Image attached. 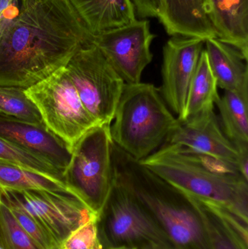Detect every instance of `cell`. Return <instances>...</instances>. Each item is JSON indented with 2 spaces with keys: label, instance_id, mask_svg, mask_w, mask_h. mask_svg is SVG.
Here are the masks:
<instances>
[{
  "label": "cell",
  "instance_id": "cell-17",
  "mask_svg": "<svg viewBox=\"0 0 248 249\" xmlns=\"http://www.w3.org/2000/svg\"><path fill=\"white\" fill-rule=\"evenodd\" d=\"M93 36L136 19L131 0H69Z\"/></svg>",
  "mask_w": 248,
  "mask_h": 249
},
{
  "label": "cell",
  "instance_id": "cell-9",
  "mask_svg": "<svg viewBox=\"0 0 248 249\" xmlns=\"http://www.w3.org/2000/svg\"><path fill=\"white\" fill-rule=\"evenodd\" d=\"M0 202L32 215L49 231L58 247L74 231L97 216L70 193L0 188Z\"/></svg>",
  "mask_w": 248,
  "mask_h": 249
},
{
  "label": "cell",
  "instance_id": "cell-13",
  "mask_svg": "<svg viewBox=\"0 0 248 249\" xmlns=\"http://www.w3.org/2000/svg\"><path fill=\"white\" fill-rule=\"evenodd\" d=\"M0 137L43 157L63 174L71 160L68 145L45 125L0 115Z\"/></svg>",
  "mask_w": 248,
  "mask_h": 249
},
{
  "label": "cell",
  "instance_id": "cell-28",
  "mask_svg": "<svg viewBox=\"0 0 248 249\" xmlns=\"http://www.w3.org/2000/svg\"><path fill=\"white\" fill-rule=\"evenodd\" d=\"M17 2V0H0V16L4 11L15 5Z\"/></svg>",
  "mask_w": 248,
  "mask_h": 249
},
{
  "label": "cell",
  "instance_id": "cell-26",
  "mask_svg": "<svg viewBox=\"0 0 248 249\" xmlns=\"http://www.w3.org/2000/svg\"><path fill=\"white\" fill-rule=\"evenodd\" d=\"M96 219L97 216L74 231L58 249H104L99 240Z\"/></svg>",
  "mask_w": 248,
  "mask_h": 249
},
{
  "label": "cell",
  "instance_id": "cell-10",
  "mask_svg": "<svg viewBox=\"0 0 248 249\" xmlns=\"http://www.w3.org/2000/svg\"><path fill=\"white\" fill-rule=\"evenodd\" d=\"M156 35L147 19H135L121 27L94 36L96 45L125 84L141 83L143 71L151 62V45Z\"/></svg>",
  "mask_w": 248,
  "mask_h": 249
},
{
  "label": "cell",
  "instance_id": "cell-21",
  "mask_svg": "<svg viewBox=\"0 0 248 249\" xmlns=\"http://www.w3.org/2000/svg\"><path fill=\"white\" fill-rule=\"evenodd\" d=\"M0 188L15 190H45L52 193L74 195L66 184L61 180L33 172L1 160Z\"/></svg>",
  "mask_w": 248,
  "mask_h": 249
},
{
  "label": "cell",
  "instance_id": "cell-29",
  "mask_svg": "<svg viewBox=\"0 0 248 249\" xmlns=\"http://www.w3.org/2000/svg\"><path fill=\"white\" fill-rule=\"evenodd\" d=\"M0 249H4V247H3L2 245H1V243H0Z\"/></svg>",
  "mask_w": 248,
  "mask_h": 249
},
{
  "label": "cell",
  "instance_id": "cell-2",
  "mask_svg": "<svg viewBox=\"0 0 248 249\" xmlns=\"http://www.w3.org/2000/svg\"><path fill=\"white\" fill-rule=\"evenodd\" d=\"M114 175L177 249H211L197 197L167 182L113 146Z\"/></svg>",
  "mask_w": 248,
  "mask_h": 249
},
{
  "label": "cell",
  "instance_id": "cell-8",
  "mask_svg": "<svg viewBox=\"0 0 248 249\" xmlns=\"http://www.w3.org/2000/svg\"><path fill=\"white\" fill-rule=\"evenodd\" d=\"M65 67L86 110L99 125L112 124L125 83L100 50L83 47Z\"/></svg>",
  "mask_w": 248,
  "mask_h": 249
},
{
  "label": "cell",
  "instance_id": "cell-16",
  "mask_svg": "<svg viewBox=\"0 0 248 249\" xmlns=\"http://www.w3.org/2000/svg\"><path fill=\"white\" fill-rule=\"evenodd\" d=\"M205 46L218 87L248 96L247 58L237 48L217 37L205 40Z\"/></svg>",
  "mask_w": 248,
  "mask_h": 249
},
{
  "label": "cell",
  "instance_id": "cell-19",
  "mask_svg": "<svg viewBox=\"0 0 248 249\" xmlns=\"http://www.w3.org/2000/svg\"><path fill=\"white\" fill-rule=\"evenodd\" d=\"M216 78L213 74L206 51L204 49L189 86L184 120L202 112L214 110L220 98Z\"/></svg>",
  "mask_w": 248,
  "mask_h": 249
},
{
  "label": "cell",
  "instance_id": "cell-20",
  "mask_svg": "<svg viewBox=\"0 0 248 249\" xmlns=\"http://www.w3.org/2000/svg\"><path fill=\"white\" fill-rule=\"evenodd\" d=\"M215 105L227 137L238 150L248 149V96L224 90Z\"/></svg>",
  "mask_w": 248,
  "mask_h": 249
},
{
  "label": "cell",
  "instance_id": "cell-11",
  "mask_svg": "<svg viewBox=\"0 0 248 249\" xmlns=\"http://www.w3.org/2000/svg\"><path fill=\"white\" fill-rule=\"evenodd\" d=\"M205 42L199 38L173 36L163 47L160 91L179 121L184 120L188 91Z\"/></svg>",
  "mask_w": 248,
  "mask_h": 249
},
{
  "label": "cell",
  "instance_id": "cell-1",
  "mask_svg": "<svg viewBox=\"0 0 248 249\" xmlns=\"http://www.w3.org/2000/svg\"><path fill=\"white\" fill-rule=\"evenodd\" d=\"M93 39L69 0H17L0 16V86L32 87Z\"/></svg>",
  "mask_w": 248,
  "mask_h": 249
},
{
  "label": "cell",
  "instance_id": "cell-14",
  "mask_svg": "<svg viewBox=\"0 0 248 249\" xmlns=\"http://www.w3.org/2000/svg\"><path fill=\"white\" fill-rule=\"evenodd\" d=\"M157 18L170 36L216 37L202 0H162Z\"/></svg>",
  "mask_w": 248,
  "mask_h": 249
},
{
  "label": "cell",
  "instance_id": "cell-25",
  "mask_svg": "<svg viewBox=\"0 0 248 249\" xmlns=\"http://www.w3.org/2000/svg\"><path fill=\"white\" fill-rule=\"evenodd\" d=\"M6 206V205H4ZM10 209L20 226L34 240L42 249H58V244L49 231L34 217L23 209L13 206H6Z\"/></svg>",
  "mask_w": 248,
  "mask_h": 249
},
{
  "label": "cell",
  "instance_id": "cell-3",
  "mask_svg": "<svg viewBox=\"0 0 248 249\" xmlns=\"http://www.w3.org/2000/svg\"><path fill=\"white\" fill-rule=\"evenodd\" d=\"M139 162L199 200L222 206L248 219V180L237 165L169 143Z\"/></svg>",
  "mask_w": 248,
  "mask_h": 249
},
{
  "label": "cell",
  "instance_id": "cell-22",
  "mask_svg": "<svg viewBox=\"0 0 248 249\" xmlns=\"http://www.w3.org/2000/svg\"><path fill=\"white\" fill-rule=\"evenodd\" d=\"M0 160L16 164L33 172L61 180L64 182L62 171H60L48 160L1 137Z\"/></svg>",
  "mask_w": 248,
  "mask_h": 249
},
{
  "label": "cell",
  "instance_id": "cell-7",
  "mask_svg": "<svg viewBox=\"0 0 248 249\" xmlns=\"http://www.w3.org/2000/svg\"><path fill=\"white\" fill-rule=\"evenodd\" d=\"M42 115L45 126L72 151L87 131L99 125L83 106L65 66L25 89Z\"/></svg>",
  "mask_w": 248,
  "mask_h": 249
},
{
  "label": "cell",
  "instance_id": "cell-23",
  "mask_svg": "<svg viewBox=\"0 0 248 249\" xmlns=\"http://www.w3.org/2000/svg\"><path fill=\"white\" fill-rule=\"evenodd\" d=\"M0 115L29 124L45 125L36 105L21 88L0 86Z\"/></svg>",
  "mask_w": 248,
  "mask_h": 249
},
{
  "label": "cell",
  "instance_id": "cell-12",
  "mask_svg": "<svg viewBox=\"0 0 248 249\" xmlns=\"http://www.w3.org/2000/svg\"><path fill=\"white\" fill-rule=\"evenodd\" d=\"M165 143L183 145L238 167L240 152L223 131L214 110L179 121Z\"/></svg>",
  "mask_w": 248,
  "mask_h": 249
},
{
  "label": "cell",
  "instance_id": "cell-6",
  "mask_svg": "<svg viewBox=\"0 0 248 249\" xmlns=\"http://www.w3.org/2000/svg\"><path fill=\"white\" fill-rule=\"evenodd\" d=\"M110 125L93 127L76 143L63 174L71 193L96 216L109 197L115 178Z\"/></svg>",
  "mask_w": 248,
  "mask_h": 249
},
{
  "label": "cell",
  "instance_id": "cell-4",
  "mask_svg": "<svg viewBox=\"0 0 248 249\" xmlns=\"http://www.w3.org/2000/svg\"><path fill=\"white\" fill-rule=\"evenodd\" d=\"M113 121L110 132L114 143L138 161L165 143L179 123L162 97L160 89L141 82L125 84Z\"/></svg>",
  "mask_w": 248,
  "mask_h": 249
},
{
  "label": "cell",
  "instance_id": "cell-15",
  "mask_svg": "<svg viewBox=\"0 0 248 249\" xmlns=\"http://www.w3.org/2000/svg\"><path fill=\"white\" fill-rule=\"evenodd\" d=\"M216 37L248 58V0H202Z\"/></svg>",
  "mask_w": 248,
  "mask_h": 249
},
{
  "label": "cell",
  "instance_id": "cell-5",
  "mask_svg": "<svg viewBox=\"0 0 248 249\" xmlns=\"http://www.w3.org/2000/svg\"><path fill=\"white\" fill-rule=\"evenodd\" d=\"M96 224L104 249H177L136 197L115 178Z\"/></svg>",
  "mask_w": 248,
  "mask_h": 249
},
{
  "label": "cell",
  "instance_id": "cell-27",
  "mask_svg": "<svg viewBox=\"0 0 248 249\" xmlns=\"http://www.w3.org/2000/svg\"><path fill=\"white\" fill-rule=\"evenodd\" d=\"M135 9V16L141 19L157 18L162 0H131Z\"/></svg>",
  "mask_w": 248,
  "mask_h": 249
},
{
  "label": "cell",
  "instance_id": "cell-24",
  "mask_svg": "<svg viewBox=\"0 0 248 249\" xmlns=\"http://www.w3.org/2000/svg\"><path fill=\"white\" fill-rule=\"evenodd\" d=\"M0 243L4 249H42L0 202Z\"/></svg>",
  "mask_w": 248,
  "mask_h": 249
},
{
  "label": "cell",
  "instance_id": "cell-18",
  "mask_svg": "<svg viewBox=\"0 0 248 249\" xmlns=\"http://www.w3.org/2000/svg\"><path fill=\"white\" fill-rule=\"evenodd\" d=\"M199 200L211 249H248V228L230 220L225 208Z\"/></svg>",
  "mask_w": 248,
  "mask_h": 249
}]
</instances>
